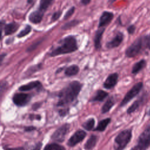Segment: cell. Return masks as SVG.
I'll return each instance as SVG.
<instances>
[{
  "mask_svg": "<svg viewBox=\"0 0 150 150\" xmlns=\"http://www.w3.org/2000/svg\"><path fill=\"white\" fill-rule=\"evenodd\" d=\"M82 87L83 84L77 80L69 83L59 92L56 106L64 107L73 103L77 99Z\"/></svg>",
  "mask_w": 150,
  "mask_h": 150,
  "instance_id": "6da1fadb",
  "label": "cell"
},
{
  "mask_svg": "<svg viewBox=\"0 0 150 150\" xmlns=\"http://www.w3.org/2000/svg\"><path fill=\"white\" fill-rule=\"evenodd\" d=\"M57 45L49 53L50 57L71 53L78 49L77 42L76 37L73 35H68L63 38L60 40Z\"/></svg>",
  "mask_w": 150,
  "mask_h": 150,
  "instance_id": "7a4b0ae2",
  "label": "cell"
},
{
  "mask_svg": "<svg viewBox=\"0 0 150 150\" xmlns=\"http://www.w3.org/2000/svg\"><path fill=\"white\" fill-rule=\"evenodd\" d=\"M146 49L144 35L137 38L125 50V55L127 57L132 58L139 54L142 51Z\"/></svg>",
  "mask_w": 150,
  "mask_h": 150,
  "instance_id": "3957f363",
  "label": "cell"
},
{
  "mask_svg": "<svg viewBox=\"0 0 150 150\" xmlns=\"http://www.w3.org/2000/svg\"><path fill=\"white\" fill-rule=\"evenodd\" d=\"M132 138V130L127 129L121 131L115 138L114 150H123L129 144Z\"/></svg>",
  "mask_w": 150,
  "mask_h": 150,
  "instance_id": "277c9868",
  "label": "cell"
},
{
  "mask_svg": "<svg viewBox=\"0 0 150 150\" xmlns=\"http://www.w3.org/2000/svg\"><path fill=\"white\" fill-rule=\"evenodd\" d=\"M144 86V84L142 82L139 81L134 84L132 88L126 93L124 97L122 100L120 107H123L128 104L132 99H133L135 97H136L139 92L141 91Z\"/></svg>",
  "mask_w": 150,
  "mask_h": 150,
  "instance_id": "5b68a950",
  "label": "cell"
},
{
  "mask_svg": "<svg viewBox=\"0 0 150 150\" xmlns=\"http://www.w3.org/2000/svg\"><path fill=\"white\" fill-rule=\"evenodd\" d=\"M70 125L69 123H65L57 128L52 134L50 138L53 141L57 142H63L66 138V135L69 133Z\"/></svg>",
  "mask_w": 150,
  "mask_h": 150,
  "instance_id": "8992f818",
  "label": "cell"
},
{
  "mask_svg": "<svg viewBox=\"0 0 150 150\" xmlns=\"http://www.w3.org/2000/svg\"><path fill=\"white\" fill-rule=\"evenodd\" d=\"M150 145V125L148 126L140 134L137 142L139 150H146Z\"/></svg>",
  "mask_w": 150,
  "mask_h": 150,
  "instance_id": "52a82bcc",
  "label": "cell"
},
{
  "mask_svg": "<svg viewBox=\"0 0 150 150\" xmlns=\"http://www.w3.org/2000/svg\"><path fill=\"white\" fill-rule=\"evenodd\" d=\"M32 95L24 93H16L12 97V101L18 107H24L31 100Z\"/></svg>",
  "mask_w": 150,
  "mask_h": 150,
  "instance_id": "ba28073f",
  "label": "cell"
},
{
  "mask_svg": "<svg viewBox=\"0 0 150 150\" xmlns=\"http://www.w3.org/2000/svg\"><path fill=\"white\" fill-rule=\"evenodd\" d=\"M87 135L86 132L83 129L77 130L68 139L67 145L70 147H73L79 143L81 142L86 137Z\"/></svg>",
  "mask_w": 150,
  "mask_h": 150,
  "instance_id": "9c48e42d",
  "label": "cell"
},
{
  "mask_svg": "<svg viewBox=\"0 0 150 150\" xmlns=\"http://www.w3.org/2000/svg\"><path fill=\"white\" fill-rule=\"evenodd\" d=\"M114 16V15L112 12L107 11H103L99 18L98 28H105L111 22Z\"/></svg>",
  "mask_w": 150,
  "mask_h": 150,
  "instance_id": "30bf717a",
  "label": "cell"
},
{
  "mask_svg": "<svg viewBox=\"0 0 150 150\" xmlns=\"http://www.w3.org/2000/svg\"><path fill=\"white\" fill-rule=\"evenodd\" d=\"M124 33L120 31H118L115 36L109 42H107L105 44V46L107 49H111L118 47L124 40Z\"/></svg>",
  "mask_w": 150,
  "mask_h": 150,
  "instance_id": "8fae6325",
  "label": "cell"
},
{
  "mask_svg": "<svg viewBox=\"0 0 150 150\" xmlns=\"http://www.w3.org/2000/svg\"><path fill=\"white\" fill-rule=\"evenodd\" d=\"M118 80V74L117 73H113L110 74L105 80L103 83V87L110 90L114 88L117 84Z\"/></svg>",
  "mask_w": 150,
  "mask_h": 150,
  "instance_id": "7c38bea8",
  "label": "cell"
},
{
  "mask_svg": "<svg viewBox=\"0 0 150 150\" xmlns=\"http://www.w3.org/2000/svg\"><path fill=\"white\" fill-rule=\"evenodd\" d=\"M42 84L40 81L34 80L25 84L21 85L18 88V90L20 91H28L33 89L40 90L42 88Z\"/></svg>",
  "mask_w": 150,
  "mask_h": 150,
  "instance_id": "4fadbf2b",
  "label": "cell"
},
{
  "mask_svg": "<svg viewBox=\"0 0 150 150\" xmlns=\"http://www.w3.org/2000/svg\"><path fill=\"white\" fill-rule=\"evenodd\" d=\"M105 30V28H98V29L96 30L94 33L93 42L94 47L96 50H100L101 47V42Z\"/></svg>",
  "mask_w": 150,
  "mask_h": 150,
  "instance_id": "5bb4252c",
  "label": "cell"
},
{
  "mask_svg": "<svg viewBox=\"0 0 150 150\" xmlns=\"http://www.w3.org/2000/svg\"><path fill=\"white\" fill-rule=\"evenodd\" d=\"M45 13L41 12L39 9L32 11L28 16V19L30 22L33 24L40 23L43 18Z\"/></svg>",
  "mask_w": 150,
  "mask_h": 150,
  "instance_id": "9a60e30c",
  "label": "cell"
},
{
  "mask_svg": "<svg viewBox=\"0 0 150 150\" xmlns=\"http://www.w3.org/2000/svg\"><path fill=\"white\" fill-rule=\"evenodd\" d=\"M19 28V24L16 22H12L5 25L4 28V35H11L15 33Z\"/></svg>",
  "mask_w": 150,
  "mask_h": 150,
  "instance_id": "2e32d148",
  "label": "cell"
},
{
  "mask_svg": "<svg viewBox=\"0 0 150 150\" xmlns=\"http://www.w3.org/2000/svg\"><path fill=\"white\" fill-rule=\"evenodd\" d=\"M98 136L94 134H92L88 138L87 141L84 145V149L85 150H93L97 142Z\"/></svg>",
  "mask_w": 150,
  "mask_h": 150,
  "instance_id": "e0dca14e",
  "label": "cell"
},
{
  "mask_svg": "<svg viewBox=\"0 0 150 150\" xmlns=\"http://www.w3.org/2000/svg\"><path fill=\"white\" fill-rule=\"evenodd\" d=\"M108 96V93L103 90H98L94 96L90 100V102H102Z\"/></svg>",
  "mask_w": 150,
  "mask_h": 150,
  "instance_id": "ac0fdd59",
  "label": "cell"
},
{
  "mask_svg": "<svg viewBox=\"0 0 150 150\" xmlns=\"http://www.w3.org/2000/svg\"><path fill=\"white\" fill-rule=\"evenodd\" d=\"M146 66V61L145 59H141L136 62L132 66L131 73L132 74H137L142 70H143Z\"/></svg>",
  "mask_w": 150,
  "mask_h": 150,
  "instance_id": "d6986e66",
  "label": "cell"
},
{
  "mask_svg": "<svg viewBox=\"0 0 150 150\" xmlns=\"http://www.w3.org/2000/svg\"><path fill=\"white\" fill-rule=\"evenodd\" d=\"M115 104V100L114 98L112 96L109 97L106 100V101L103 104V105L101 108V113L105 114V113L108 112L111 109V108Z\"/></svg>",
  "mask_w": 150,
  "mask_h": 150,
  "instance_id": "ffe728a7",
  "label": "cell"
},
{
  "mask_svg": "<svg viewBox=\"0 0 150 150\" xmlns=\"http://www.w3.org/2000/svg\"><path fill=\"white\" fill-rule=\"evenodd\" d=\"M80 68L77 64H71L67 67L64 70V74L67 77H71L77 74L79 72Z\"/></svg>",
  "mask_w": 150,
  "mask_h": 150,
  "instance_id": "44dd1931",
  "label": "cell"
},
{
  "mask_svg": "<svg viewBox=\"0 0 150 150\" xmlns=\"http://www.w3.org/2000/svg\"><path fill=\"white\" fill-rule=\"evenodd\" d=\"M111 119L110 118H107L100 121L97 125V127L93 129V131L103 132L106 129L108 125L110 123Z\"/></svg>",
  "mask_w": 150,
  "mask_h": 150,
  "instance_id": "7402d4cb",
  "label": "cell"
},
{
  "mask_svg": "<svg viewBox=\"0 0 150 150\" xmlns=\"http://www.w3.org/2000/svg\"><path fill=\"white\" fill-rule=\"evenodd\" d=\"M144 96H142L141 97H140L139 98H138V100H135L129 107V108L127 109V112L128 114H131L132 112H134V111H135L140 106V105L142 104V103L143 102L144 100Z\"/></svg>",
  "mask_w": 150,
  "mask_h": 150,
  "instance_id": "603a6c76",
  "label": "cell"
},
{
  "mask_svg": "<svg viewBox=\"0 0 150 150\" xmlns=\"http://www.w3.org/2000/svg\"><path fill=\"white\" fill-rule=\"evenodd\" d=\"M53 1V0H40L39 8L38 9L45 13L50 5L52 4Z\"/></svg>",
  "mask_w": 150,
  "mask_h": 150,
  "instance_id": "cb8c5ba5",
  "label": "cell"
},
{
  "mask_svg": "<svg viewBox=\"0 0 150 150\" xmlns=\"http://www.w3.org/2000/svg\"><path fill=\"white\" fill-rule=\"evenodd\" d=\"M95 125V119L94 118H90L86 120L83 124L82 127L84 129L87 131H91L93 130L94 127Z\"/></svg>",
  "mask_w": 150,
  "mask_h": 150,
  "instance_id": "d4e9b609",
  "label": "cell"
},
{
  "mask_svg": "<svg viewBox=\"0 0 150 150\" xmlns=\"http://www.w3.org/2000/svg\"><path fill=\"white\" fill-rule=\"evenodd\" d=\"M43 150H66L65 148L56 142L47 144L43 148Z\"/></svg>",
  "mask_w": 150,
  "mask_h": 150,
  "instance_id": "484cf974",
  "label": "cell"
},
{
  "mask_svg": "<svg viewBox=\"0 0 150 150\" xmlns=\"http://www.w3.org/2000/svg\"><path fill=\"white\" fill-rule=\"evenodd\" d=\"M41 69H42V63H39V64H37L32 66L29 67L26 70V71L25 72L24 74L26 75L27 76H29L33 74L35 72L39 71Z\"/></svg>",
  "mask_w": 150,
  "mask_h": 150,
  "instance_id": "4316f807",
  "label": "cell"
},
{
  "mask_svg": "<svg viewBox=\"0 0 150 150\" xmlns=\"http://www.w3.org/2000/svg\"><path fill=\"white\" fill-rule=\"evenodd\" d=\"M80 23V21L79 20H77V19H74V20H71L70 21H69L66 23H65L61 28V29L62 30H67L69 29H71L74 26H76L79 23Z\"/></svg>",
  "mask_w": 150,
  "mask_h": 150,
  "instance_id": "83f0119b",
  "label": "cell"
},
{
  "mask_svg": "<svg viewBox=\"0 0 150 150\" xmlns=\"http://www.w3.org/2000/svg\"><path fill=\"white\" fill-rule=\"evenodd\" d=\"M32 30V26L29 25H26L25 27L19 32V33L17 35V38H22L23 37L26 36V35H29Z\"/></svg>",
  "mask_w": 150,
  "mask_h": 150,
  "instance_id": "f1b7e54d",
  "label": "cell"
},
{
  "mask_svg": "<svg viewBox=\"0 0 150 150\" xmlns=\"http://www.w3.org/2000/svg\"><path fill=\"white\" fill-rule=\"evenodd\" d=\"M75 9H76V8H75V6H71V8H70L67 11V12H66V13H65V15H64V16H63V20L64 21H66V20H67L68 19H69L73 14H74V12H75Z\"/></svg>",
  "mask_w": 150,
  "mask_h": 150,
  "instance_id": "f546056e",
  "label": "cell"
},
{
  "mask_svg": "<svg viewBox=\"0 0 150 150\" xmlns=\"http://www.w3.org/2000/svg\"><path fill=\"white\" fill-rule=\"evenodd\" d=\"M43 41V39H40L38 41H36V42L33 43L32 45H31L30 46H29L27 49H26V52H32L33 50H34L35 49H36V47L42 42Z\"/></svg>",
  "mask_w": 150,
  "mask_h": 150,
  "instance_id": "4dcf8cb0",
  "label": "cell"
},
{
  "mask_svg": "<svg viewBox=\"0 0 150 150\" xmlns=\"http://www.w3.org/2000/svg\"><path fill=\"white\" fill-rule=\"evenodd\" d=\"M62 14V11H57L54 12L51 17V22H54L57 21L61 16Z\"/></svg>",
  "mask_w": 150,
  "mask_h": 150,
  "instance_id": "1f68e13d",
  "label": "cell"
},
{
  "mask_svg": "<svg viewBox=\"0 0 150 150\" xmlns=\"http://www.w3.org/2000/svg\"><path fill=\"white\" fill-rule=\"evenodd\" d=\"M69 112V108H63L60 109L58 111V113L59 114V115L62 117H64L65 115H66Z\"/></svg>",
  "mask_w": 150,
  "mask_h": 150,
  "instance_id": "d6a6232c",
  "label": "cell"
},
{
  "mask_svg": "<svg viewBox=\"0 0 150 150\" xmlns=\"http://www.w3.org/2000/svg\"><path fill=\"white\" fill-rule=\"evenodd\" d=\"M144 39L145 42L146 49H148L150 50V33L148 35H144Z\"/></svg>",
  "mask_w": 150,
  "mask_h": 150,
  "instance_id": "836d02e7",
  "label": "cell"
},
{
  "mask_svg": "<svg viewBox=\"0 0 150 150\" xmlns=\"http://www.w3.org/2000/svg\"><path fill=\"white\" fill-rule=\"evenodd\" d=\"M135 29H136V26L133 24L130 25L127 28V32L129 35H133L135 31Z\"/></svg>",
  "mask_w": 150,
  "mask_h": 150,
  "instance_id": "e575fe53",
  "label": "cell"
},
{
  "mask_svg": "<svg viewBox=\"0 0 150 150\" xmlns=\"http://www.w3.org/2000/svg\"><path fill=\"white\" fill-rule=\"evenodd\" d=\"M29 118L30 120H40L41 119V116L39 114H31L29 115Z\"/></svg>",
  "mask_w": 150,
  "mask_h": 150,
  "instance_id": "d590c367",
  "label": "cell"
},
{
  "mask_svg": "<svg viewBox=\"0 0 150 150\" xmlns=\"http://www.w3.org/2000/svg\"><path fill=\"white\" fill-rule=\"evenodd\" d=\"M36 129V128L35 126L33 125H30V126H26L24 127V131L25 132H32Z\"/></svg>",
  "mask_w": 150,
  "mask_h": 150,
  "instance_id": "8d00e7d4",
  "label": "cell"
},
{
  "mask_svg": "<svg viewBox=\"0 0 150 150\" xmlns=\"http://www.w3.org/2000/svg\"><path fill=\"white\" fill-rule=\"evenodd\" d=\"M3 148L4 150H25V148L23 146H19V147H15V148H9L8 146H4Z\"/></svg>",
  "mask_w": 150,
  "mask_h": 150,
  "instance_id": "74e56055",
  "label": "cell"
},
{
  "mask_svg": "<svg viewBox=\"0 0 150 150\" xmlns=\"http://www.w3.org/2000/svg\"><path fill=\"white\" fill-rule=\"evenodd\" d=\"M42 146V143L41 142H38L34 145V146L30 150H41Z\"/></svg>",
  "mask_w": 150,
  "mask_h": 150,
  "instance_id": "f35d334b",
  "label": "cell"
},
{
  "mask_svg": "<svg viewBox=\"0 0 150 150\" xmlns=\"http://www.w3.org/2000/svg\"><path fill=\"white\" fill-rule=\"evenodd\" d=\"M5 25V22L4 20H1V24H0V26H1V39H2V32L4 31V26Z\"/></svg>",
  "mask_w": 150,
  "mask_h": 150,
  "instance_id": "ab89813d",
  "label": "cell"
},
{
  "mask_svg": "<svg viewBox=\"0 0 150 150\" xmlns=\"http://www.w3.org/2000/svg\"><path fill=\"white\" fill-rule=\"evenodd\" d=\"M40 105H41V103H35L33 105H32V110H38L40 107Z\"/></svg>",
  "mask_w": 150,
  "mask_h": 150,
  "instance_id": "60d3db41",
  "label": "cell"
},
{
  "mask_svg": "<svg viewBox=\"0 0 150 150\" xmlns=\"http://www.w3.org/2000/svg\"><path fill=\"white\" fill-rule=\"evenodd\" d=\"M91 0H80V2L83 5H87L90 3Z\"/></svg>",
  "mask_w": 150,
  "mask_h": 150,
  "instance_id": "b9f144b4",
  "label": "cell"
},
{
  "mask_svg": "<svg viewBox=\"0 0 150 150\" xmlns=\"http://www.w3.org/2000/svg\"><path fill=\"white\" fill-rule=\"evenodd\" d=\"M13 40H14L13 38H8V39H7L6 40V41H5V43H6V45H9V44H11V43H12V42L13 41Z\"/></svg>",
  "mask_w": 150,
  "mask_h": 150,
  "instance_id": "7bdbcfd3",
  "label": "cell"
},
{
  "mask_svg": "<svg viewBox=\"0 0 150 150\" xmlns=\"http://www.w3.org/2000/svg\"><path fill=\"white\" fill-rule=\"evenodd\" d=\"M6 53H2L1 54L0 60H1V64H2V61H3L4 59V57L6 56Z\"/></svg>",
  "mask_w": 150,
  "mask_h": 150,
  "instance_id": "ee69618b",
  "label": "cell"
},
{
  "mask_svg": "<svg viewBox=\"0 0 150 150\" xmlns=\"http://www.w3.org/2000/svg\"><path fill=\"white\" fill-rule=\"evenodd\" d=\"M117 0H108V3L109 4H112L115 1H116Z\"/></svg>",
  "mask_w": 150,
  "mask_h": 150,
  "instance_id": "f6af8a7d",
  "label": "cell"
},
{
  "mask_svg": "<svg viewBox=\"0 0 150 150\" xmlns=\"http://www.w3.org/2000/svg\"><path fill=\"white\" fill-rule=\"evenodd\" d=\"M131 150H139V149H138V148L137 147V146L136 145V146H135L134 147H133L132 148H131Z\"/></svg>",
  "mask_w": 150,
  "mask_h": 150,
  "instance_id": "bcb514c9",
  "label": "cell"
},
{
  "mask_svg": "<svg viewBox=\"0 0 150 150\" xmlns=\"http://www.w3.org/2000/svg\"><path fill=\"white\" fill-rule=\"evenodd\" d=\"M148 115H150V109H149V110L148 111Z\"/></svg>",
  "mask_w": 150,
  "mask_h": 150,
  "instance_id": "7dc6e473",
  "label": "cell"
}]
</instances>
